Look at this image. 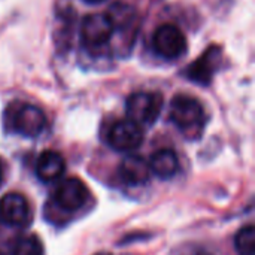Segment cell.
I'll list each match as a JSON object with an SVG mask.
<instances>
[{
  "label": "cell",
  "instance_id": "obj_1",
  "mask_svg": "<svg viewBox=\"0 0 255 255\" xmlns=\"http://www.w3.org/2000/svg\"><path fill=\"white\" fill-rule=\"evenodd\" d=\"M170 120L188 137H200L206 124V114L197 99L179 94L170 103Z\"/></svg>",
  "mask_w": 255,
  "mask_h": 255
},
{
  "label": "cell",
  "instance_id": "obj_2",
  "mask_svg": "<svg viewBox=\"0 0 255 255\" xmlns=\"http://www.w3.org/2000/svg\"><path fill=\"white\" fill-rule=\"evenodd\" d=\"M6 126L24 137H37L46 127L43 111L30 103H12L6 109Z\"/></svg>",
  "mask_w": 255,
  "mask_h": 255
},
{
  "label": "cell",
  "instance_id": "obj_3",
  "mask_svg": "<svg viewBox=\"0 0 255 255\" xmlns=\"http://www.w3.org/2000/svg\"><path fill=\"white\" fill-rule=\"evenodd\" d=\"M163 109V96L157 91H139L126 102L127 118L137 126H152Z\"/></svg>",
  "mask_w": 255,
  "mask_h": 255
},
{
  "label": "cell",
  "instance_id": "obj_4",
  "mask_svg": "<svg viewBox=\"0 0 255 255\" xmlns=\"http://www.w3.org/2000/svg\"><path fill=\"white\" fill-rule=\"evenodd\" d=\"M152 48L160 57L176 60L187 52V39L176 25L163 24L152 36Z\"/></svg>",
  "mask_w": 255,
  "mask_h": 255
},
{
  "label": "cell",
  "instance_id": "obj_5",
  "mask_svg": "<svg viewBox=\"0 0 255 255\" xmlns=\"http://www.w3.org/2000/svg\"><path fill=\"white\" fill-rule=\"evenodd\" d=\"M114 28L106 13H90L82 19L81 39L88 48H102L112 39Z\"/></svg>",
  "mask_w": 255,
  "mask_h": 255
},
{
  "label": "cell",
  "instance_id": "obj_6",
  "mask_svg": "<svg viewBox=\"0 0 255 255\" xmlns=\"http://www.w3.org/2000/svg\"><path fill=\"white\" fill-rule=\"evenodd\" d=\"M108 142L115 151L130 152L142 145L143 130L130 120H120L112 124L108 133Z\"/></svg>",
  "mask_w": 255,
  "mask_h": 255
},
{
  "label": "cell",
  "instance_id": "obj_7",
  "mask_svg": "<svg viewBox=\"0 0 255 255\" xmlns=\"http://www.w3.org/2000/svg\"><path fill=\"white\" fill-rule=\"evenodd\" d=\"M87 200H88V190L85 184L78 178L64 179L54 193L55 205L66 212H75L81 209L87 203Z\"/></svg>",
  "mask_w": 255,
  "mask_h": 255
},
{
  "label": "cell",
  "instance_id": "obj_8",
  "mask_svg": "<svg viewBox=\"0 0 255 255\" xmlns=\"http://www.w3.org/2000/svg\"><path fill=\"white\" fill-rule=\"evenodd\" d=\"M0 220L9 227H25L31 220L27 199L18 193H7L0 200Z\"/></svg>",
  "mask_w": 255,
  "mask_h": 255
},
{
  "label": "cell",
  "instance_id": "obj_9",
  "mask_svg": "<svg viewBox=\"0 0 255 255\" xmlns=\"http://www.w3.org/2000/svg\"><path fill=\"white\" fill-rule=\"evenodd\" d=\"M220 61H221V48L212 45L209 49L203 52V55L199 57V60L193 61L187 67L185 76L196 84L209 85L220 66Z\"/></svg>",
  "mask_w": 255,
  "mask_h": 255
},
{
  "label": "cell",
  "instance_id": "obj_10",
  "mask_svg": "<svg viewBox=\"0 0 255 255\" xmlns=\"http://www.w3.org/2000/svg\"><path fill=\"white\" fill-rule=\"evenodd\" d=\"M118 175L127 185H145L151 178L149 163L140 155H127L118 167Z\"/></svg>",
  "mask_w": 255,
  "mask_h": 255
},
{
  "label": "cell",
  "instance_id": "obj_11",
  "mask_svg": "<svg viewBox=\"0 0 255 255\" xmlns=\"http://www.w3.org/2000/svg\"><path fill=\"white\" fill-rule=\"evenodd\" d=\"M66 169V161L63 158V155L60 152L55 151H43L37 161H36V175L42 182H54L58 178H61V175L64 173Z\"/></svg>",
  "mask_w": 255,
  "mask_h": 255
},
{
  "label": "cell",
  "instance_id": "obj_12",
  "mask_svg": "<svg viewBox=\"0 0 255 255\" xmlns=\"http://www.w3.org/2000/svg\"><path fill=\"white\" fill-rule=\"evenodd\" d=\"M149 169L161 179H172L179 172V158L173 149H158L151 155Z\"/></svg>",
  "mask_w": 255,
  "mask_h": 255
},
{
  "label": "cell",
  "instance_id": "obj_13",
  "mask_svg": "<svg viewBox=\"0 0 255 255\" xmlns=\"http://www.w3.org/2000/svg\"><path fill=\"white\" fill-rule=\"evenodd\" d=\"M108 18L112 24L114 31H124L127 28H130L134 21H136V10L133 6L127 4V3H114L109 10H108Z\"/></svg>",
  "mask_w": 255,
  "mask_h": 255
},
{
  "label": "cell",
  "instance_id": "obj_14",
  "mask_svg": "<svg viewBox=\"0 0 255 255\" xmlns=\"http://www.w3.org/2000/svg\"><path fill=\"white\" fill-rule=\"evenodd\" d=\"M235 248L239 255H255L254 226H247L238 232L235 238Z\"/></svg>",
  "mask_w": 255,
  "mask_h": 255
},
{
  "label": "cell",
  "instance_id": "obj_15",
  "mask_svg": "<svg viewBox=\"0 0 255 255\" xmlns=\"http://www.w3.org/2000/svg\"><path fill=\"white\" fill-rule=\"evenodd\" d=\"M13 255H43V245L34 235L24 236L16 242Z\"/></svg>",
  "mask_w": 255,
  "mask_h": 255
},
{
  "label": "cell",
  "instance_id": "obj_16",
  "mask_svg": "<svg viewBox=\"0 0 255 255\" xmlns=\"http://www.w3.org/2000/svg\"><path fill=\"white\" fill-rule=\"evenodd\" d=\"M85 3H90V4H99V3H102V1H105V0H84Z\"/></svg>",
  "mask_w": 255,
  "mask_h": 255
},
{
  "label": "cell",
  "instance_id": "obj_17",
  "mask_svg": "<svg viewBox=\"0 0 255 255\" xmlns=\"http://www.w3.org/2000/svg\"><path fill=\"white\" fill-rule=\"evenodd\" d=\"M1 181H3V164L0 161V185H1Z\"/></svg>",
  "mask_w": 255,
  "mask_h": 255
},
{
  "label": "cell",
  "instance_id": "obj_18",
  "mask_svg": "<svg viewBox=\"0 0 255 255\" xmlns=\"http://www.w3.org/2000/svg\"><path fill=\"white\" fill-rule=\"evenodd\" d=\"M96 255H112V254H108V253H102V254H96Z\"/></svg>",
  "mask_w": 255,
  "mask_h": 255
}]
</instances>
